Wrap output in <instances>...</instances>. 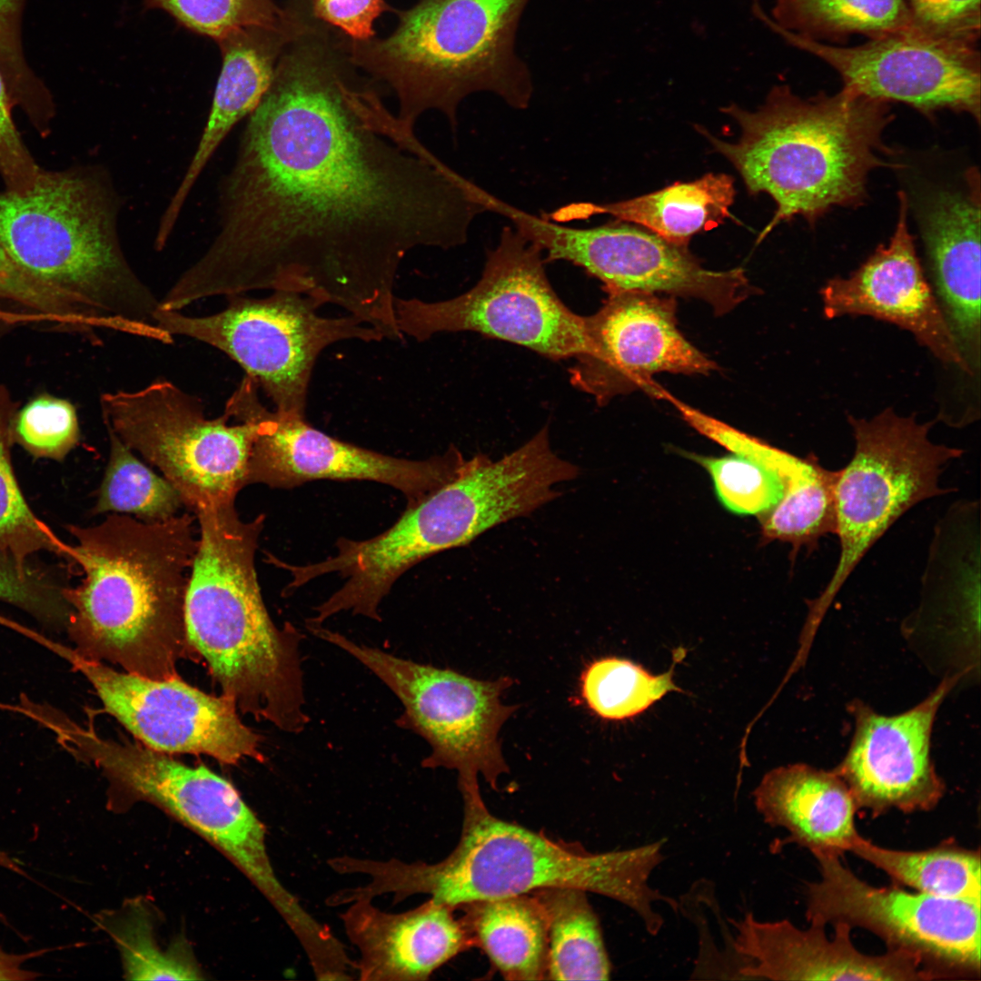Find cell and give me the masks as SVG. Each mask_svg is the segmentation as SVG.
I'll return each mask as SVG.
<instances>
[{"instance_id": "603a6c76", "label": "cell", "mask_w": 981, "mask_h": 981, "mask_svg": "<svg viewBox=\"0 0 981 981\" xmlns=\"http://www.w3.org/2000/svg\"><path fill=\"white\" fill-rule=\"evenodd\" d=\"M735 929L734 948L743 960L742 979L916 981L943 978L919 956L890 949L871 956L851 941V927L810 924L800 929L791 922L759 921L751 913L728 918Z\"/></svg>"}, {"instance_id": "83f0119b", "label": "cell", "mask_w": 981, "mask_h": 981, "mask_svg": "<svg viewBox=\"0 0 981 981\" xmlns=\"http://www.w3.org/2000/svg\"><path fill=\"white\" fill-rule=\"evenodd\" d=\"M472 947L481 948L507 980L547 979L548 925L531 894L460 905Z\"/></svg>"}, {"instance_id": "e0dca14e", "label": "cell", "mask_w": 981, "mask_h": 981, "mask_svg": "<svg viewBox=\"0 0 981 981\" xmlns=\"http://www.w3.org/2000/svg\"><path fill=\"white\" fill-rule=\"evenodd\" d=\"M22 634L81 673L103 711L143 745L169 755H205L227 765L246 758L263 762L262 737L240 719L228 698L207 694L180 677L156 679L114 669L26 627Z\"/></svg>"}, {"instance_id": "b9f144b4", "label": "cell", "mask_w": 981, "mask_h": 981, "mask_svg": "<svg viewBox=\"0 0 981 981\" xmlns=\"http://www.w3.org/2000/svg\"><path fill=\"white\" fill-rule=\"evenodd\" d=\"M11 435L13 443L33 456L61 461L80 440L75 408L67 400L41 394L16 411Z\"/></svg>"}, {"instance_id": "2e32d148", "label": "cell", "mask_w": 981, "mask_h": 981, "mask_svg": "<svg viewBox=\"0 0 981 981\" xmlns=\"http://www.w3.org/2000/svg\"><path fill=\"white\" fill-rule=\"evenodd\" d=\"M259 387L244 377L225 403L234 421H256L246 485L292 489L315 480L371 481L400 490L413 504L443 485L464 462L454 446L422 461L385 455L332 437L305 416L284 414L261 401Z\"/></svg>"}, {"instance_id": "9a60e30c", "label": "cell", "mask_w": 981, "mask_h": 981, "mask_svg": "<svg viewBox=\"0 0 981 981\" xmlns=\"http://www.w3.org/2000/svg\"><path fill=\"white\" fill-rule=\"evenodd\" d=\"M820 879L808 883L810 924L865 928L890 949L919 956L945 978L980 974L981 900L948 898L857 877L838 855L816 853Z\"/></svg>"}, {"instance_id": "bcb514c9", "label": "cell", "mask_w": 981, "mask_h": 981, "mask_svg": "<svg viewBox=\"0 0 981 981\" xmlns=\"http://www.w3.org/2000/svg\"><path fill=\"white\" fill-rule=\"evenodd\" d=\"M314 15L352 38L365 42L374 38L373 23L391 10L384 0H312Z\"/></svg>"}, {"instance_id": "836d02e7", "label": "cell", "mask_w": 981, "mask_h": 981, "mask_svg": "<svg viewBox=\"0 0 981 981\" xmlns=\"http://www.w3.org/2000/svg\"><path fill=\"white\" fill-rule=\"evenodd\" d=\"M108 463L98 490L94 514L118 513L162 521L184 507L178 490L137 458L108 426Z\"/></svg>"}, {"instance_id": "d4e9b609", "label": "cell", "mask_w": 981, "mask_h": 981, "mask_svg": "<svg viewBox=\"0 0 981 981\" xmlns=\"http://www.w3.org/2000/svg\"><path fill=\"white\" fill-rule=\"evenodd\" d=\"M455 909L429 898L412 909L390 913L358 898L341 915L359 953L354 969L365 981L426 980L443 964L472 947Z\"/></svg>"}, {"instance_id": "7402d4cb", "label": "cell", "mask_w": 981, "mask_h": 981, "mask_svg": "<svg viewBox=\"0 0 981 981\" xmlns=\"http://www.w3.org/2000/svg\"><path fill=\"white\" fill-rule=\"evenodd\" d=\"M898 219L887 245H880L849 276L830 279L821 289L827 319L865 315L898 326L939 361L970 375L907 225L908 199L898 193Z\"/></svg>"}, {"instance_id": "4fadbf2b", "label": "cell", "mask_w": 981, "mask_h": 981, "mask_svg": "<svg viewBox=\"0 0 981 981\" xmlns=\"http://www.w3.org/2000/svg\"><path fill=\"white\" fill-rule=\"evenodd\" d=\"M100 404L104 425L158 468L193 513L234 502L246 486L256 421L207 418L199 398L164 379L104 393Z\"/></svg>"}, {"instance_id": "1f68e13d", "label": "cell", "mask_w": 981, "mask_h": 981, "mask_svg": "<svg viewBox=\"0 0 981 981\" xmlns=\"http://www.w3.org/2000/svg\"><path fill=\"white\" fill-rule=\"evenodd\" d=\"M850 851L884 871L896 885L941 897L981 900L978 850L952 842L920 851L897 850L875 845L859 835Z\"/></svg>"}, {"instance_id": "8d00e7d4", "label": "cell", "mask_w": 981, "mask_h": 981, "mask_svg": "<svg viewBox=\"0 0 981 981\" xmlns=\"http://www.w3.org/2000/svg\"><path fill=\"white\" fill-rule=\"evenodd\" d=\"M677 649L671 668L660 675H652L630 660L616 657L591 662L580 676V696L587 708L597 717L611 721L634 718L670 691H682L672 680L679 655Z\"/></svg>"}, {"instance_id": "d6a6232c", "label": "cell", "mask_w": 981, "mask_h": 981, "mask_svg": "<svg viewBox=\"0 0 981 981\" xmlns=\"http://www.w3.org/2000/svg\"><path fill=\"white\" fill-rule=\"evenodd\" d=\"M837 471L824 468L810 454L803 472L789 481L781 500L759 516L764 543L779 540L791 547V566L803 548L812 552L820 538L837 532Z\"/></svg>"}, {"instance_id": "d590c367", "label": "cell", "mask_w": 981, "mask_h": 981, "mask_svg": "<svg viewBox=\"0 0 981 981\" xmlns=\"http://www.w3.org/2000/svg\"><path fill=\"white\" fill-rule=\"evenodd\" d=\"M96 917V924L111 936L120 952L126 979H203L183 941L175 942L169 949L161 948L153 916L144 902L133 900L120 912Z\"/></svg>"}, {"instance_id": "30bf717a", "label": "cell", "mask_w": 981, "mask_h": 981, "mask_svg": "<svg viewBox=\"0 0 981 981\" xmlns=\"http://www.w3.org/2000/svg\"><path fill=\"white\" fill-rule=\"evenodd\" d=\"M855 449L837 471L836 508L839 557L819 596L808 602V626L815 628L854 570L875 543L918 503L946 495L940 485L946 465L964 450L937 444L928 436L932 421L892 408L871 419L847 416Z\"/></svg>"}, {"instance_id": "9c48e42d", "label": "cell", "mask_w": 981, "mask_h": 981, "mask_svg": "<svg viewBox=\"0 0 981 981\" xmlns=\"http://www.w3.org/2000/svg\"><path fill=\"white\" fill-rule=\"evenodd\" d=\"M57 737L74 757L102 771L111 791L156 805L215 846L286 923L302 917L304 908L272 867L263 824L226 778L204 765H185L142 743L106 738L93 726L70 718L59 727Z\"/></svg>"}, {"instance_id": "d6986e66", "label": "cell", "mask_w": 981, "mask_h": 981, "mask_svg": "<svg viewBox=\"0 0 981 981\" xmlns=\"http://www.w3.org/2000/svg\"><path fill=\"white\" fill-rule=\"evenodd\" d=\"M765 23L790 45L819 58L843 86L884 102H900L931 114L964 112L980 121V53L932 38L917 29L841 46L804 38Z\"/></svg>"}, {"instance_id": "4316f807", "label": "cell", "mask_w": 981, "mask_h": 981, "mask_svg": "<svg viewBox=\"0 0 981 981\" xmlns=\"http://www.w3.org/2000/svg\"><path fill=\"white\" fill-rule=\"evenodd\" d=\"M292 37L262 28L237 30L217 42L222 67L203 134L164 215L176 221L200 173L231 129L248 116L268 90L281 47Z\"/></svg>"}, {"instance_id": "484cf974", "label": "cell", "mask_w": 981, "mask_h": 981, "mask_svg": "<svg viewBox=\"0 0 981 981\" xmlns=\"http://www.w3.org/2000/svg\"><path fill=\"white\" fill-rule=\"evenodd\" d=\"M753 795L764 822L786 829L788 842L812 854L841 856L859 836L857 806L836 770L805 764L780 767L763 777Z\"/></svg>"}, {"instance_id": "7a4b0ae2", "label": "cell", "mask_w": 981, "mask_h": 981, "mask_svg": "<svg viewBox=\"0 0 981 981\" xmlns=\"http://www.w3.org/2000/svg\"><path fill=\"white\" fill-rule=\"evenodd\" d=\"M193 520L188 512L154 522L111 513L95 526H67L82 580L64 588L65 629L78 653L150 679L180 677L179 661L194 652L184 622Z\"/></svg>"}, {"instance_id": "8992f818", "label": "cell", "mask_w": 981, "mask_h": 981, "mask_svg": "<svg viewBox=\"0 0 981 981\" xmlns=\"http://www.w3.org/2000/svg\"><path fill=\"white\" fill-rule=\"evenodd\" d=\"M528 2L421 0L400 13L389 37L353 41L351 60L389 84L398 100L396 116L412 128L431 110L454 127L460 104L477 92L525 109L533 84L515 40Z\"/></svg>"}, {"instance_id": "ba28073f", "label": "cell", "mask_w": 981, "mask_h": 981, "mask_svg": "<svg viewBox=\"0 0 981 981\" xmlns=\"http://www.w3.org/2000/svg\"><path fill=\"white\" fill-rule=\"evenodd\" d=\"M578 474L576 465L552 451L546 426L499 460L482 453L465 460L452 479L407 505L379 535L364 540L342 538L337 566L360 600L379 605L412 566L531 513L560 495L557 484Z\"/></svg>"}, {"instance_id": "44dd1931", "label": "cell", "mask_w": 981, "mask_h": 981, "mask_svg": "<svg viewBox=\"0 0 981 981\" xmlns=\"http://www.w3.org/2000/svg\"><path fill=\"white\" fill-rule=\"evenodd\" d=\"M942 683L928 698L896 716L877 714L860 702L852 705L855 732L836 771L850 789L857 808L879 816L891 809L929 811L945 793L930 758L936 711L952 686Z\"/></svg>"}, {"instance_id": "f546056e", "label": "cell", "mask_w": 981, "mask_h": 981, "mask_svg": "<svg viewBox=\"0 0 981 981\" xmlns=\"http://www.w3.org/2000/svg\"><path fill=\"white\" fill-rule=\"evenodd\" d=\"M587 893L564 887L530 893L547 919L548 980L609 979L611 964Z\"/></svg>"}, {"instance_id": "c3c4849f", "label": "cell", "mask_w": 981, "mask_h": 981, "mask_svg": "<svg viewBox=\"0 0 981 981\" xmlns=\"http://www.w3.org/2000/svg\"><path fill=\"white\" fill-rule=\"evenodd\" d=\"M18 323L22 322L16 315L0 307V340Z\"/></svg>"}, {"instance_id": "ffe728a7", "label": "cell", "mask_w": 981, "mask_h": 981, "mask_svg": "<svg viewBox=\"0 0 981 981\" xmlns=\"http://www.w3.org/2000/svg\"><path fill=\"white\" fill-rule=\"evenodd\" d=\"M590 347L570 370V382L603 405L644 390L659 372L708 374L716 363L679 332L673 299L643 292H611L586 317Z\"/></svg>"}, {"instance_id": "681fc988", "label": "cell", "mask_w": 981, "mask_h": 981, "mask_svg": "<svg viewBox=\"0 0 981 981\" xmlns=\"http://www.w3.org/2000/svg\"><path fill=\"white\" fill-rule=\"evenodd\" d=\"M0 867L12 872L25 875L20 862L12 858L7 853L0 850Z\"/></svg>"}, {"instance_id": "6da1fadb", "label": "cell", "mask_w": 981, "mask_h": 981, "mask_svg": "<svg viewBox=\"0 0 981 981\" xmlns=\"http://www.w3.org/2000/svg\"><path fill=\"white\" fill-rule=\"evenodd\" d=\"M220 182L218 233L176 280L189 303L288 291L398 340L395 279L417 247L463 244L481 188L321 49L280 59Z\"/></svg>"}, {"instance_id": "5bb4252c", "label": "cell", "mask_w": 981, "mask_h": 981, "mask_svg": "<svg viewBox=\"0 0 981 981\" xmlns=\"http://www.w3.org/2000/svg\"><path fill=\"white\" fill-rule=\"evenodd\" d=\"M309 630L355 658L394 693L403 707L400 727L431 748L422 767L457 770L460 789L479 787V774L497 788L498 778L509 771L498 735L518 708L500 699L510 678L480 680L354 642L322 625Z\"/></svg>"}, {"instance_id": "277c9868", "label": "cell", "mask_w": 981, "mask_h": 981, "mask_svg": "<svg viewBox=\"0 0 981 981\" xmlns=\"http://www.w3.org/2000/svg\"><path fill=\"white\" fill-rule=\"evenodd\" d=\"M194 514L199 537L185 595L187 640L238 711L297 734L310 720L303 636L290 623L277 627L262 597L255 552L265 517L245 521L234 502Z\"/></svg>"}, {"instance_id": "f1b7e54d", "label": "cell", "mask_w": 981, "mask_h": 981, "mask_svg": "<svg viewBox=\"0 0 981 981\" xmlns=\"http://www.w3.org/2000/svg\"><path fill=\"white\" fill-rule=\"evenodd\" d=\"M734 198L731 176L708 173L693 182L675 183L626 201L582 204L581 216L607 213L642 225L664 240L685 247L693 235L722 223L729 215Z\"/></svg>"}, {"instance_id": "7bdbcfd3", "label": "cell", "mask_w": 981, "mask_h": 981, "mask_svg": "<svg viewBox=\"0 0 981 981\" xmlns=\"http://www.w3.org/2000/svg\"><path fill=\"white\" fill-rule=\"evenodd\" d=\"M64 588L42 568L21 566L0 550V601L21 609L48 628L62 629L71 612Z\"/></svg>"}, {"instance_id": "cb8c5ba5", "label": "cell", "mask_w": 981, "mask_h": 981, "mask_svg": "<svg viewBox=\"0 0 981 981\" xmlns=\"http://www.w3.org/2000/svg\"><path fill=\"white\" fill-rule=\"evenodd\" d=\"M932 288L968 367L980 368V183L973 168L966 186L931 190L917 208Z\"/></svg>"}, {"instance_id": "52a82bcc", "label": "cell", "mask_w": 981, "mask_h": 981, "mask_svg": "<svg viewBox=\"0 0 981 981\" xmlns=\"http://www.w3.org/2000/svg\"><path fill=\"white\" fill-rule=\"evenodd\" d=\"M120 205L102 168L43 169L25 193L0 191V244L27 273L74 302L157 325L160 300L120 244Z\"/></svg>"}, {"instance_id": "5b68a950", "label": "cell", "mask_w": 981, "mask_h": 981, "mask_svg": "<svg viewBox=\"0 0 981 981\" xmlns=\"http://www.w3.org/2000/svg\"><path fill=\"white\" fill-rule=\"evenodd\" d=\"M888 109L887 102L845 86L803 99L778 85L756 112L736 104L723 109L740 127L737 142L700 131L733 164L750 193L774 199L777 209L760 241L797 215L813 224L831 208L864 199L868 174L887 165L882 135Z\"/></svg>"}, {"instance_id": "3957f363", "label": "cell", "mask_w": 981, "mask_h": 981, "mask_svg": "<svg viewBox=\"0 0 981 981\" xmlns=\"http://www.w3.org/2000/svg\"><path fill=\"white\" fill-rule=\"evenodd\" d=\"M463 822L454 849L436 863L397 858L367 859L362 887L370 897L393 894L401 902L416 894L456 908L464 903L530 894L546 887H575L618 901L656 936L664 921L655 905L672 910L678 901L653 888L649 878L663 861L665 841L592 853L580 845L545 835L493 816L480 792L463 795Z\"/></svg>"}, {"instance_id": "74e56055", "label": "cell", "mask_w": 981, "mask_h": 981, "mask_svg": "<svg viewBox=\"0 0 981 981\" xmlns=\"http://www.w3.org/2000/svg\"><path fill=\"white\" fill-rule=\"evenodd\" d=\"M0 307L23 323L33 322L58 330L93 334L107 329L110 319L63 295L23 270L0 244Z\"/></svg>"}, {"instance_id": "ab89813d", "label": "cell", "mask_w": 981, "mask_h": 981, "mask_svg": "<svg viewBox=\"0 0 981 981\" xmlns=\"http://www.w3.org/2000/svg\"><path fill=\"white\" fill-rule=\"evenodd\" d=\"M25 0H0V73L14 106H18L41 135L51 130L52 95L26 63L22 43Z\"/></svg>"}, {"instance_id": "f35d334b", "label": "cell", "mask_w": 981, "mask_h": 981, "mask_svg": "<svg viewBox=\"0 0 981 981\" xmlns=\"http://www.w3.org/2000/svg\"><path fill=\"white\" fill-rule=\"evenodd\" d=\"M146 9L167 13L178 24L216 43L246 27H262L296 35L290 14L273 0H143Z\"/></svg>"}, {"instance_id": "e575fe53", "label": "cell", "mask_w": 981, "mask_h": 981, "mask_svg": "<svg viewBox=\"0 0 981 981\" xmlns=\"http://www.w3.org/2000/svg\"><path fill=\"white\" fill-rule=\"evenodd\" d=\"M17 403L0 384V550L21 566L35 553L47 551L70 563L72 546L62 541L27 504L15 478L10 448L12 420Z\"/></svg>"}, {"instance_id": "60d3db41", "label": "cell", "mask_w": 981, "mask_h": 981, "mask_svg": "<svg viewBox=\"0 0 981 981\" xmlns=\"http://www.w3.org/2000/svg\"><path fill=\"white\" fill-rule=\"evenodd\" d=\"M686 455L710 474L720 502L737 514L761 516L783 497L788 481L778 472L745 457Z\"/></svg>"}, {"instance_id": "8fae6325", "label": "cell", "mask_w": 981, "mask_h": 981, "mask_svg": "<svg viewBox=\"0 0 981 981\" xmlns=\"http://www.w3.org/2000/svg\"><path fill=\"white\" fill-rule=\"evenodd\" d=\"M544 265L540 247L506 226L471 290L438 302L396 296L398 330L418 342L441 332H473L551 360L583 355L590 347L586 317L562 302Z\"/></svg>"}, {"instance_id": "ee69618b", "label": "cell", "mask_w": 981, "mask_h": 981, "mask_svg": "<svg viewBox=\"0 0 981 981\" xmlns=\"http://www.w3.org/2000/svg\"><path fill=\"white\" fill-rule=\"evenodd\" d=\"M914 27L935 39L977 46L980 0H905Z\"/></svg>"}, {"instance_id": "7c38bea8", "label": "cell", "mask_w": 981, "mask_h": 981, "mask_svg": "<svg viewBox=\"0 0 981 981\" xmlns=\"http://www.w3.org/2000/svg\"><path fill=\"white\" fill-rule=\"evenodd\" d=\"M228 298L223 310L204 316L159 307L154 321L172 337L192 338L225 353L281 413L305 416L312 371L327 347L346 340L385 339L353 315H321L320 302L297 292L272 291L263 298L242 294Z\"/></svg>"}, {"instance_id": "4dcf8cb0", "label": "cell", "mask_w": 981, "mask_h": 981, "mask_svg": "<svg viewBox=\"0 0 981 981\" xmlns=\"http://www.w3.org/2000/svg\"><path fill=\"white\" fill-rule=\"evenodd\" d=\"M760 19L807 39L843 43L852 35L868 39L916 29L905 0H775L768 17L755 3Z\"/></svg>"}, {"instance_id": "f6af8a7d", "label": "cell", "mask_w": 981, "mask_h": 981, "mask_svg": "<svg viewBox=\"0 0 981 981\" xmlns=\"http://www.w3.org/2000/svg\"><path fill=\"white\" fill-rule=\"evenodd\" d=\"M13 106L0 73V175L5 190L23 193L35 184L43 168L32 156L15 124Z\"/></svg>"}, {"instance_id": "ac0fdd59", "label": "cell", "mask_w": 981, "mask_h": 981, "mask_svg": "<svg viewBox=\"0 0 981 981\" xmlns=\"http://www.w3.org/2000/svg\"><path fill=\"white\" fill-rule=\"evenodd\" d=\"M508 218L541 250L546 262L566 261L599 279L608 292H665L709 304L718 315L731 311L751 292L744 271L703 268L684 247L627 224L591 228L563 226L510 204Z\"/></svg>"}, {"instance_id": "7dc6e473", "label": "cell", "mask_w": 981, "mask_h": 981, "mask_svg": "<svg viewBox=\"0 0 981 981\" xmlns=\"http://www.w3.org/2000/svg\"><path fill=\"white\" fill-rule=\"evenodd\" d=\"M45 952L46 950L42 949L29 953L15 954L0 947V980L25 981L36 979L41 974L25 968V964Z\"/></svg>"}]
</instances>
